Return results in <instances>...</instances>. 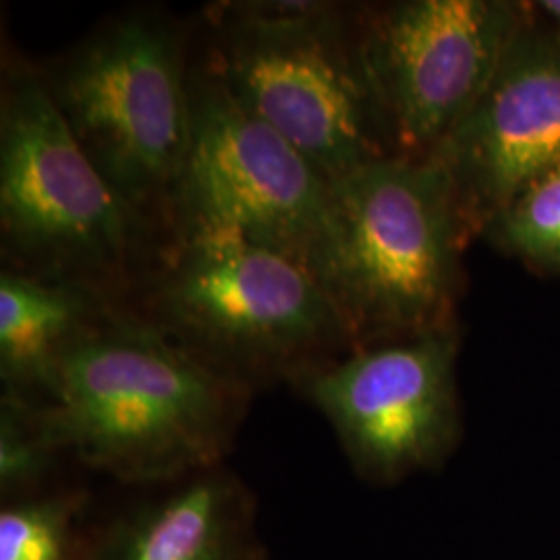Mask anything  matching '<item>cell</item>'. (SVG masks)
Segmentation results:
<instances>
[{
	"label": "cell",
	"instance_id": "obj_7",
	"mask_svg": "<svg viewBox=\"0 0 560 560\" xmlns=\"http://www.w3.org/2000/svg\"><path fill=\"white\" fill-rule=\"evenodd\" d=\"M166 231L240 235L305 266L322 284L326 279L330 180L194 60L189 145L166 203Z\"/></svg>",
	"mask_w": 560,
	"mask_h": 560
},
{
	"label": "cell",
	"instance_id": "obj_6",
	"mask_svg": "<svg viewBox=\"0 0 560 560\" xmlns=\"http://www.w3.org/2000/svg\"><path fill=\"white\" fill-rule=\"evenodd\" d=\"M194 25L129 9L38 65L88 159L159 235L189 145Z\"/></svg>",
	"mask_w": 560,
	"mask_h": 560
},
{
	"label": "cell",
	"instance_id": "obj_15",
	"mask_svg": "<svg viewBox=\"0 0 560 560\" xmlns=\"http://www.w3.org/2000/svg\"><path fill=\"white\" fill-rule=\"evenodd\" d=\"M483 237L541 272L560 277V168L525 187Z\"/></svg>",
	"mask_w": 560,
	"mask_h": 560
},
{
	"label": "cell",
	"instance_id": "obj_11",
	"mask_svg": "<svg viewBox=\"0 0 560 560\" xmlns=\"http://www.w3.org/2000/svg\"><path fill=\"white\" fill-rule=\"evenodd\" d=\"M141 490L90 525V560H272L258 497L226 463Z\"/></svg>",
	"mask_w": 560,
	"mask_h": 560
},
{
	"label": "cell",
	"instance_id": "obj_2",
	"mask_svg": "<svg viewBox=\"0 0 560 560\" xmlns=\"http://www.w3.org/2000/svg\"><path fill=\"white\" fill-rule=\"evenodd\" d=\"M194 65L328 180L395 154L363 69L358 9L320 0L208 4L194 25Z\"/></svg>",
	"mask_w": 560,
	"mask_h": 560
},
{
	"label": "cell",
	"instance_id": "obj_5",
	"mask_svg": "<svg viewBox=\"0 0 560 560\" xmlns=\"http://www.w3.org/2000/svg\"><path fill=\"white\" fill-rule=\"evenodd\" d=\"M330 217L324 287L351 349L457 326L471 235L436 156L393 154L330 180Z\"/></svg>",
	"mask_w": 560,
	"mask_h": 560
},
{
	"label": "cell",
	"instance_id": "obj_10",
	"mask_svg": "<svg viewBox=\"0 0 560 560\" xmlns=\"http://www.w3.org/2000/svg\"><path fill=\"white\" fill-rule=\"evenodd\" d=\"M453 180L471 240L525 187L560 168V38L527 20L476 106L432 154Z\"/></svg>",
	"mask_w": 560,
	"mask_h": 560
},
{
	"label": "cell",
	"instance_id": "obj_14",
	"mask_svg": "<svg viewBox=\"0 0 560 560\" xmlns=\"http://www.w3.org/2000/svg\"><path fill=\"white\" fill-rule=\"evenodd\" d=\"M67 457L55 441L36 400L0 395V499L18 501L44 492L59 460Z\"/></svg>",
	"mask_w": 560,
	"mask_h": 560
},
{
	"label": "cell",
	"instance_id": "obj_8",
	"mask_svg": "<svg viewBox=\"0 0 560 560\" xmlns=\"http://www.w3.org/2000/svg\"><path fill=\"white\" fill-rule=\"evenodd\" d=\"M459 326L361 345L289 386L330 423L361 480L395 486L459 446Z\"/></svg>",
	"mask_w": 560,
	"mask_h": 560
},
{
	"label": "cell",
	"instance_id": "obj_13",
	"mask_svg": "<svg viewBox=\"0 0 560 560\" xmlns=\"http://www.w3.org/2000/svg\"><path fill=\"white\" fill-rule=\"evenodd\" d=\"M83 488H48L0 509V560H71L88 532Z\"/></svg>",
	"mask_w": 560,
	"mask_h": 560
},
{
	"label": "cell",
	"instance_id": "obj_17",
	"mask_svg": "<svg viewBox=\"0 0 560 560\" xmlns=\"http://www.w3.org/2000/svg\"><path fill=\"white\" fill-rule=\"evenodd\" d=\"M71 560H90V527H88V532H85V536H83V540H81L75 557Z\"/></svg>",
	"mask_w": 560,
	"mask_h": 560
},
{
	"label": "cell",
	"instance_id": "obj_12",
	"mask_svg": "<svg viewBox=\"0 0 560 560\" xmlns=\"http://www.w3.org/2000/svg\"><path fill=\"white\" fill-rule=\"evenodd\" d=\"M122 300L69 280L0 270L2 393L40 402L62 358Z\"/></svg>",
	"mask_w": 560,
	"mask_h": 560
},
{
	"label": "cell",
	"instance_id": "obj_16",
	"mask_svg": "<svg viewBox=\"0 0 560 560\" xmlns=\"http://www.w3.org/2000/svg\"><path fill=\"white\" fill-rule=\"evenodd\" d=\"M536 11L546 18V23L557 32L560 38V0H541L534 4Z\"/></svg>",
	"mask_w": 560,
	"mask_h": 560
},
{
	"label": "cell",
	"instance_id": "obj_3",
	"mask_svg": "<svg viewBox=\"0 0 560 560\" xmlns=\"http://www.w3.org/2000/svg\"><path fill=\"white\" fill-rule=\"evenodd\" d=\"M125 303L254 390L351 349L320 280L231 233H161Z\"/></svg>",
	"mask_w": 560,
	"mask_h": 560
},
{
	"label": "cell",
	"instance_id": "obj_4",
	"mask_svg": "<svg viewBox=\"0 0 560 560\" xmlns=\"http://www.w3.org/2000/svg\"><path fill=\"white\" fill-rule=\"evenodd\" d=\"M159 233L88 159L38 65L4 52L0 88L2 268L127 300Z\"/></svg>",
	"mask_w": 560,
	"mask_h": 560
},
{
	"label": "cell",
	"instance_id": "obj_1",
	"mask_svg": "<svg viewBox=\"0 0 560 560\" xmlns=\"http://www.w3.org/2000/svg\"><path fill=\"white\" fill-rule=\"evenodd\" d=\"M254 393L120 301L62 358L38 405L67 457L152 488L222 465Z\"/></svg>",
	"mask_w": 560,
	"mask_h": 560
},
{
	"label": "cell",
	"instance_id": "obj_9",
	"mask_svg": "<svg viewBox=\"0 0 560 560\" xmlns=\"http://www.w3.org/2000/svg\"><path fill=\"white\" fill-rule=\"evenodd\" d=\"M529 7L402 0L358 9L361 60L395 154L430 156L494 80Z\"/></svg>",
	"mask_w": 560,
	"mask_h": 560
}]
</instances>
